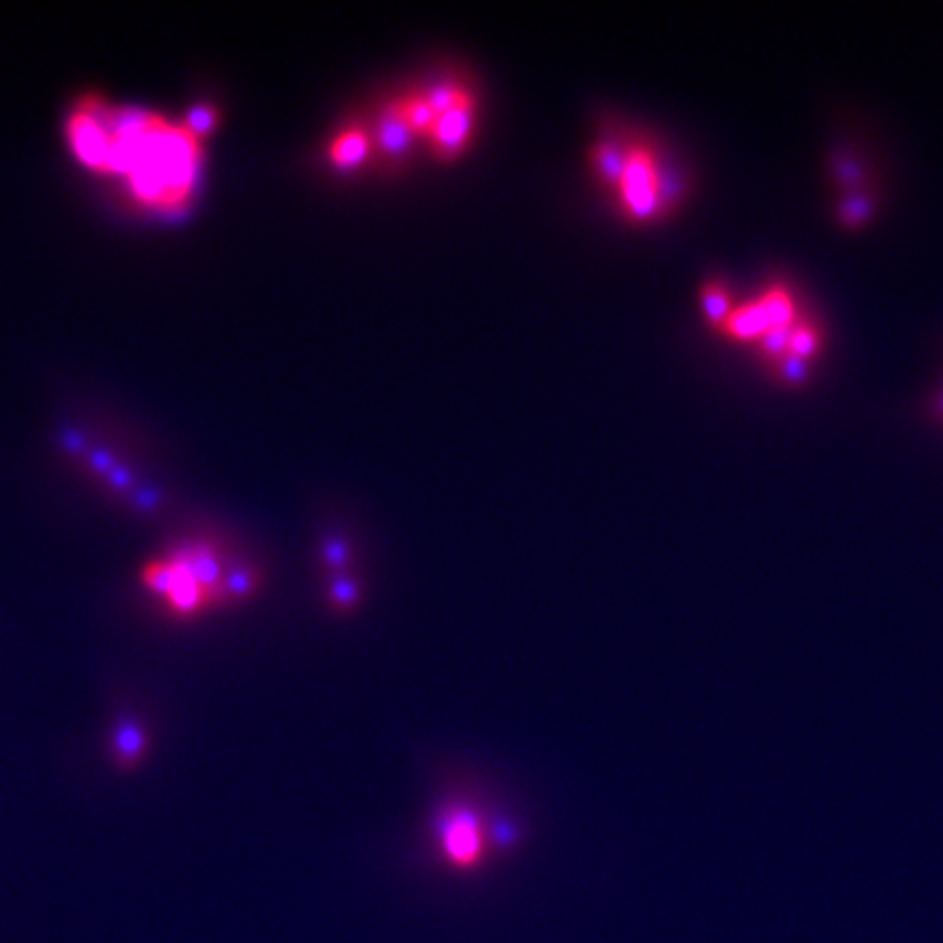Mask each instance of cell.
Listing matches in <instances>:
<instances>
[{"label":"cell","instance_id":"1","mask_svg":"<svg viewBox=\"0 0 943 943\" xmlns=\"http://www.w3.org/2000/svg\"><path fill=\"white\" fill-rule=\"evenodd\" d=\"M66 140L88 171L120 180L138 208L175 214L193 204L204 167V138L186 120L86 95L68 114Z\"/></svg>","mask_w":943,"mask_h":943},{"label":"cell","instance_id":"2","mask_svg":"<svg viewBox=\"0 0 943 943\" xmlns=\"http://www.w3.org/2000/svg\"><path fill=\"white\" fill-rule=\"evenodd\" d=\"M140 583L173 619L193 621L245 601L258 590V572L208 539H189L147 561Z\"/></svg>","mask_w":943,"mask_h":943},{"label":"cell","instance_id":"3","mask_svg":"<svg viewBox=\"0 0 943 943\" xmlns=\"http://www.w3.org/2000/svg\"><path fill=\"white\" fill-rule=\"evenodd\" d=\"M617 193L628 218L633 223H651L679 204L684 186L675 173L664 169L649 142H631Z\"/></svg>","mask_w":943,"mask_h":943},{"label":"cell","instance_id":"4","mask_svg":"<svg viewBox=\"0 0 943 943\" xmlns=\"http://www.w3.org/2000/svg\"><path fill=\"white\" fill-rule=\"evenodd\" d=\"M476 127V101L465 95L459 104L439 114L426 140L439 160H457L470 147Z\"/></svg>","mask_w":943,"mask_h":943},{"label":"cell","instance_id":"5","mask_svg":"<svg viewBox=\"0 0 943 943\" xmlns=\"http://www.w3.org/2000/svg\"><path fill=\"white\" fill-rule=\"evenodd\" d=\"M416 131L409 127V122L405 120L398 99L387 101L381 107L376 122H374V131H372V142L374 149L389 162H403L409 158V153L414 151L416 144Z\"/></svg>","mask_w":943,"mask_h":943},{"label":"cell","instance_id":"6","mask_svg":"<svg viewBox=\"0 0 943 943\" xmlns=\"http://www.w3.org/2000/svg\"><path fill=\"white\" fill-rule=\"evenodd\" d=\"M372 133L363 127H347L330 140L328 160L339 171H356L372 158Z\"/></svg>","mask_w":943,"mask_h":943},{"label":"cell","instance_id":"7","mask_svg":"<svg viewBox=\"0 0 943 943\" xmlns=\"http://www.w3.org/2000/svg\"><path fill=\"white\" fill-rule=\"evenodd\" d=\"M149 749V738L138 721H120L111 733V758L118 769H136Z\"/></svg>","mask_w":943,"mask_h":943},{"label":"cell","instance_id":"8","mask_svg":"<svg viewBox=\"0 0 943 943\" xmlns=\"http://www.w3.org/2000/svg\"><path fill=\"white\" fill-rule=\"evenodd\" d=\"M628 151L629 144H621L617 138H599L590 151V162L597 180L606 186L617 189L628 164Z\"/></svg>","mask_w":943,"mask_h":943},{"label":"cell","instance_id":"9","mask_svg":"<svg viewBox=\"0 0 943 943\" xmlns=\"http://www.w3.org/2000/svg\"><path fill=\"white\" fill-rule=\"evenodd\" d=\"M719 330L733 341H756L758 343L773 328L769 323V317L764 313V309L760 307V302L753 300L747 304H736V309Z\"/></svg>","mask_w":943,"mask_h":943},{"label":"cell","instance_id":"10","mask_svg":"<svg viewBox=\"0 0 943 943\" xmlns=\"http://www.w3.org/2000/svg\"><path fill=\"white\" fill-rule=\"evenodd\" d=\"M474 819L461 817L450 822L446 835H443V845L446 851L452 860L457 862H474V858L481 854V835L476 831V826L472 824Z\"/></svg>","mask_w":943,"mask_h":943},{"label":"cell","instance_id":"11","mask_svg":"<svg viewBox=\"0 0 943 943\" xmlns=\"http://www.w3.org/2000/svg\"><path fill=\"white\" fill-rule=\"evenodd\" d=\"M699 302H701V313H704V319H706L712 328H717V330L726 323V319H728L733 309H736L732 291H730L724 282H719V280L706 282V285L701 287Z\"/></svg>","mask_w":943,"mask_h":943},{"label":"cell","instance_id":"12","mask_svg":"<svg viewBox=\"0 0 943 943\" xmlns=\"http://www.w3.org/2000/svg\"><path fill=\"white\" fill-rule=\"evenodd\" d=\"M398 105H400V111H403L405 120L416 131V136H424L426 138L428 131L432 129L435 120H437V114H435V109L430 107V104L426 101V97L421 93H414V95L400 97Z\"/></svg>","mask_w":943,"mask_h":943},{"label":"cell","instance_id":"13","mask_svg":"<svg viewBox=\"0 0 943 943\" xmlns=\"http://www.w3.org/2000/svg\"><path fill=\"white\" fill-rule=\"evenodd\" d=\"M426 97V101L435 109V114H443L450 107L459 104L465 95H470V90H465L461 84L457 82H439L435 86H430L428 90L421 93Z\"/></svg>","mask_w":943,"mask_h":943}]
</instances>
